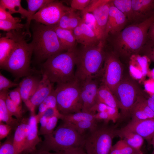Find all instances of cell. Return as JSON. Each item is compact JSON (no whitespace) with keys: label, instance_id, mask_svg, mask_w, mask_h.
Listing matches in <instances>:
<instances>
[{"label":"cell","instance_id":"obj_1","mask_svg":"<svg viewBox=\"0 0 154 154\" xmlns=\"http://www.w3.org/2000/svg\"><path fill=\"white\" fill-rule=\"evenodd\" d=\"M14 41L13 50L2 69L11 73L17 80L23 77L37 74L30 66L31 56L33 53V47L31 42L28 43L26 40L27 35L23 30H13L6 33Z\"/></svg>","mask_w":154,"mask_h":154},{"label":"cell","instance_id":"obj_2","mask_svg":"<svg viewBox=\"0 0 154 154\" xmlns=\"http://www.w3.org/2000/svg\"><path fill=\"white\" fill-rule=\"evenodd\" d=\"M154 21V14L142 22L129 25L113 36L112 44L115 50L130 57L137 54L145 44L149 29Z\"/></svg>","mask_w":154,"mask_h":154},{"label":"cell","instance_id":"obj_3","mask_svg":"<svg viewBox=\"0 0 154 154\" xmlns=\"http://www.w3.org/2000/svg\"><path fill=\"white\" fill-rule=\"evenodd\" d=\"M106 40H100L93 45L76 48L75 76L80 83L88 77L98 75L104 61Z\"/></svg>","mask_w":154,"mask_h":154},{"label":"cell","instance_id":"obj_4","mask_svg":"<svg viewBox=\"0 0 154 154\" xmlns=\"http://www.w3.org/2000/svg\"><path fill=\"white\" fill-rule=\"evenodd\" d=\"M76 53V48L50 57L42 64L41 73L53 84L66 83L75 80Z\"/></svg>","mask_w":154,"mask_h":154},{"label":"cell","instance_id":"obj_5","mask_svg":"<svg viewBox=\"0 0 154 154\" xmlns=\"http://www.w3.org/2000/svg\"><path fill=\"white\" fill-rule=\"evenodd\" d=\"M32 24L33 52L39 62L64 52L53 25H46L35 21Z\"/></svg>","mask_w":154,"mask_h":154},{"label":"cell","instance_id":"obj_6","mask_svg":"<svg viewBox=\"0 0 154 154\" xmlns=\"http://www.w3.org/2000/svg\"><path fill=\"white\" fill-rule=\"evenodd\" d=\"M43 136L44 139L39 143L38 149L58 152L72 148L84 147L85 136L80 134L68 123L62 121L52 133Z\"/></svg>","mask_w":154,"mask_h":154},{"label":"cell","instance_id":"obj_7","mask_svg":"<svg viewBox=\"0 0 154 154\" xmlns=\"http://www.w3.org/2000/svg\"><path fill=\"white\" fill-rule=\"evenodd\" d=\"M81 84L76 79L66 83L57 84L54 89L57 108L63 115L82 111Z\"/></svg>","mask_w":154,"mask_h":154},{"label":"cell","instance_id":"obj_8","mask_svg":"<svg viewBox=\"0 0 154 154\" xmlns=\"http://www.w3.org/2000/svg\"><path fill=\"white\" fill-rule=\"evenodd\" d=\"M107 124L98 123L85 136L84 148L88 154H110L113 140L117 135L116 129Z\"/></svg>","mask_w":154,"mask_h":154},{"label":"cell","instance_id":"obj_9","mask_svg":"<svg viewBox=\"0 0 154 154\" xmlns=\"http://www.w3.org/2000/svg\"><path fill=\"white\" fill-rule=\"evenodd\" d=\"M140 90L136 84L129 79L122 80L117 86L114 95L118 102L122 118L130 115L132 108L141 96Z\"/></svg>","mask_w":154,"mask_h":154},{"label":"cell","instance_id":"obj_10","mask_svg":"<svg viewBox=\"0 0 154 154\" xmlns=\"http://www.w3.org/2000/svg\"><path fill=\"white\" fill-rule=\"evenodd\" d=\"M116 52H105L102 83L114 94L116 89L122 80V67Z\"/></svg>","mask_w":154,"mask_h":154},{"label":"cell","instance_id":"obj_11","mask_svg":"<svg viewBox=\"0 0 154 154\" xmlns=\"http://www.w3.org/2000/svg\"><path fill=\"white\" fill-rule=\"evenodd\" d=\"M71 9L64 5L62 1L52 0L39 9L32 20L46 25H56L62 16Z\"/></svg>","mask_w":154,"mask_h":154},{"label":"cell","instance_id":"obj_12","mask_svg":"<svg viewBox=\"0 0 154 154\" xmlns=\"http://www.w3.org/2000/svg\"><path fill=\"white\" fill-rule=\"evenodd\" d=\"M111 0H91L81 11L92 13L96 21L102 39H106L105 33Z\"/></svg>","mask_w":154,"mask_h":154},{"label":"cell","instance_id":"obj_13","mask_svg":"<svg viewBox=\"0 0 154 154\" xmlns=\"http://www.w3.org/2000/svg\"><path fill=\"white\" fill-rule=\"evenodd\" d=\"M98 76L88 77L81 83L80 96L82 104V111L83 112L91 113V109L96 103V96L99 87L97 78Z\"/></svg>","mask_w":154,"mask_h":154},{"label":"cell","instance_id":"obj_14","mask_svg":"<svg viewBox=\"0 0 154 154\" xmlns=\"http://www.w3.org/2000/svg\"><path fill=\"white\" fill-rule=\"evenodd\" d=\"M128 22L125 15L113 5L111 0L106 28V38L109 34L114 36L119 33L125 28Z\"/></svg>","mask_w":154,"mask_h":154},{"label":"cell","instance_id":"obj_15","mask_svg":"<svg viewBox=\"0 0 154 154\" xmlns=\"http://www.w3.org/2000/svg\"><path fill=\"white\" fill-rule=\"evenodd\" d=\"M53 84L45 75L42 74L41 79L37 90L25 104L31 112H35L36 108L39 106L54 89Z\"/></svg>","mask_w":154,"mask_h":154},{"label":"cell","instance_id":"obj_16","mask_svg":"<svg viewBox=\"0 0 154 154\" xmlns=\"http://www.w3.org/2000/svg\"><path fill=\"white\" fill-rule=\"evenodd\" d=\"M129 69L132 77L139 81H143L149 71L150 60L146 56L134 54L130 57Z\"/></svg>","mask_w":154,"mask_h":154},{"label":"cell","instance_id":"obj_17","mask_svg":"<svg viewBox=\"0 0 154 154\" xmlns=\"http://www.w3.org/2000/svg\"><path fill=\"white\" fill-rule=\"evenodd\" d=\"M132 22L138 23L154 14V0H132Z\"/></svg>","mask_w":154,"mask_h":154},{"label":"cell","instance_id":"obj_18","mask_svg":"<svg viewBox=\"0 0 154 154\" xmlns=\"http://www.w3.org/2000/svg\"><path fill=\"white\" fill-rule=\"evenodd\" d=\"M123 128L139 135L151 145L154 135V118L139 121L131 120Z\"/></svg>","mask_w":154,"mask_h":154},{"label":"cell","instance_id":"obj_19","mask_svg":"<svg viewBox=\"0 0 154 154\" xmlns=\"http://www.w3.org/2000/svg\"><path fill=\"white\" fill-rule=\"evenodd\" d=\"M28 119L30 129L27 135L24 147L21 154H29L37 149L36 146L42 141L39 137L38 124L35 112H31Z\"/></svg>","mask_w":154,"mask_h":154},{"label":"cell","instance_id":"obj_20","mask_svg":"<svg viewBox=\"0 0 154 154\" xmlns=\"http://www.w3.org/2000/svg\"><path fill=\"white\" fill-rule=\"evenodd\" d=\"M72 31L76 41L82 46L93 45L100 40L95 33L82 21Z\"/></svg>","mask_w":154,"mask_h":154},{"label":"cell","instance_id":"obj_21","mask_svg":"<svg viewBox=\"0 0 154 154\" xmlns=\"http://www.w3.org/2000/svg\"><path fill=\"white\" fill-rule=\"evenodd\" d=\"M36 74L24 77L19 83L18 87L22 100L25 104L36 91L41 79Z\"/></svg>","mask_w":154,"mask_h":154},{"label":"cell","instance_id":"obj_22","mask_svg":"<svg viewBox=\"0 0 154 154\" xmlns=\"http://www.w3.org/2000/svg\"><path fill=\"white\" fill-rule=\"evenodd\" d=\"M28 119L23 118L15 131L13 137L14 154H21L23 151L30 129Z\"/></svg>","mask_w":154,"mask_h":154},{"label":"cell","instance_id":"obj_23","mask_svg":"<svg viewBox=\"0 0 154 154\" xmlns=\"http://www.w3.org/2000/svg\"><path fill=\"white\" fill-rule=\"evenodd\" d=\"M75 11L71 9L66 12L56 26L62 29L73 31L80 24L82 20L81 15Z\"/></svg>","mask_w":154,"mask_h":154},{"label":"cell","instance_id":"obj_24","mask_svg":"<svg viewBox=\"0 0 154 154\" xmlns=\"http://www.w3.org/2000/svg\"><path fill=\"white\" fill-rule=\"evenodd\" d=\"M9 91L8 90L0 92V122H5L15 131L20 122L16 118L13 117L7 108L5 100Z\"/></svg>","mask_w":154,"mask_h":154},{"label":"cell","instance_id":"obj_25","mask_svg":"<svg viewBox=\"0 0 154 154\" xmlns=\"http://www.w3.org/2000/svg\"><path fill=\"white\" fill-rule=\"evenodd\" d=\"M117 136L124 140L127 143L134 149L140 150L144 139L137 134L123 128L116 130Z\"/></svg>","mask_w":154,"mask_h":154},{"label":"cell","instance_id":"obj_26","mask_svg":"<svg viewBox=\"0 0 154 154\" xmlns=\"http://www.w3.org/2000/svg\"><path fill=\"white\" fill-rule=\"evenodd\" d=\"M104 103L110 107L119 109V105L115 96L109 88L102 83L99 86L96 98V103Z\"/></svg>","mask_w":154,"mask_h":154},{"label":"cell","instance_id":"obj_27","mask_svg":"<svg viewBox=\"0 0 154 154\" xmlns=\"http://www.w3.org/2000/svg\"><path fill=\"white\" fill-rule=\"evenodd\" d=\"M60 41L66 51L76 48V40L72 31L62 29L53 25Z\"/></svg>","mask_w":154,"mask_h":154},{"label":"cell","instance_id":"obj_28","mask_svg":"<svg viewBox=\"0 0 154 154\" xmlns=\"http://www.w3.org/2000/svg\"><path fill=\"white\" fill-rule=\"evenodd\" d=\"M13 39L6 34L0 39V66L2 69L11 54L13 49Z\"/></svg>","mask_w":154,"mask_h":154},{"label":"cell","instance_id":"obj_29","mask_svg":"<svg viewBox=\"0 0 154 154\" xmlns=\"http://www.w3.org/2000/svg\"><path fill=\"white\" fill-rule=\"evenodd\" d=\"M52 0H27L28 4L29 16L27 19L25 29L26 30L27 34L30 37L31 33L30 31V27L32 18L36 12L40 9L45 5L52 1Z\"/></svg>","mask_w":154,"mask_h":154},{"label":"cell","instance_id":"obj_30","mask_svg":"<svg viewBox=\"0 0 154 154\" xmlns=\"http://www.w3.org/2000/svg\"><path fill=\"white\" fill-rule=\"evenodd\" d=\"M21 2L20 0H0V6L11 15L19 13L22 18L27 19L29 16L28 11L22 6Z\"/></svg>","mask_w":154,"mask_h":154},{"label":"cell","instance_id":"obj_31","mask_svg":"<svg viewBox=\"0 0 154 154\" xmlns=\"http://www.w3.org/2000/svg\"><path fill=\"white\" fill-rule=\"evenodd\" d=\"M95 114L81 111L68 115H62L60 119L63 122L71 123L85 121H94L96 120L94 117Z\"/></svg>","mask_w":154,"mask_h":154},{"label":"cell","instance_id":"obj_32","mask_svg":"<svg viewBox=\"0 0 154 154\" xmlns=\"http://www.w3.org/2000/svg\"><path fill=\"white\" fill-rule=\"evenodd\" d=\"M38 111L36 116L38 123L45 112L50 108H57V101L54 89L40 104Z\"/></svg>","mask_w":154,"mask_h":154},{"label":"cell","instance_id":"obj_33","mask_svg":"<svg viewBox=\"0 0 154 154\" xmlns=\"http://www.w3.org/2000/svg\"><path fill=\"white\" fill-rule=\"evenodd\" d=\"M111 2L125 15L128 21L132 22V0H113Z\"/></svg>","mask_w":154,"mask_h":154},{"label":"cell","instance_id":"obj_34","mask_svg":"<svg viewBox=\"0 0 154 154\" xmlns=\"http://www.w3.org/2000/svg\"><path fill=\"white\" fill-rule=\"evenodd\" d=\"M82 21L88 26L95 33L98 39H102L96 21L93 14L91 13L81 11Z\"/></svg>","mask_w":154,"mask_h":154},{"label":"cell","instance_id":"obj_35","mask_svg":"<svg viewBox=\"0 0 154 154\" xmlns=\"http://www.w3.org/2000/svg\"><path fill=\"white\" fill-rule=\"evenodd\" d=\"M5 103L7 108L10 114L12 116L15 117L16 118L21 122L23 118L22 107L18 106L14 103L9 98L8 93L6 98Z\"/></svg>","mask_w":154,"mask_h":154},{"label":"cell","instance_id":"obj_36","mask_svg":"<svg viewBox=\"0 0 154 154\" xmlns=\"http://www.w3.org/2000/svg\"><path fill=\"white\" fill-rule=\"evenodd\" d=\"M98 122L96 120L85 121L70 123L80 134L84 135V134L86 131H90L98 125Z\"/></svg>","mask_w":154,"mask_h":154},{"label":"cell","instance_id":"obj_37","mask_svg":"<svg viewBox=\"0 0 154 154\" xmlns=\"http://www.w3.org/2000/svg\"><path fill=\"white\" fill-rule=\"evenodd\" d=\"M61 116L55 115L50 117L48 120L45 127L42 131L38 132V135L43 136L52 133L54 130L59 119H60Z\"/></svg>","mask_w":154,"mask_h":154},{"label":"cell","instance_id":"obj_38","mask_svg":"<svg viewBox=\"0 0 154 154\" xmlns=\"http://www.w3.org/2000/svg\"><path fill=\"white\" fill-rule=\"evenodd\" d=\"M13 135L10 134L5 141L0 144V154H14L13 145Z\"/></svg>","mask_w":154,"mask_h":154},{"label":"cell","instance_id":"obj_39","mask_svg":"<svg viewBox=\"0 0 154 154\" xmlns=\"http://www.w3.org/2000/svg\"><path fill=\"white\" fill-rule=\"evenodd\" d=\"M25 25L9 21L0 20V29L7 31L15 30L20 31L25 29Z\"/></svg>","mask_w":154,"mask_h":154},{"label":"cell","instance_id":"obj_40","mask_svg":"<svg viewBox=\"0 0 154 154\" xmlns=\"http://www.w3.org/2000/svg\"><path fill=\"white\" fill-rule=\"evenodd\" d=\"M132 120L139 121L146 119L149 118L143 110L136 103L132 108L130 112Z\"/></svg>","mask_w":154,"mask_h":154},{"label":"cell","instance_id":"obj_41","mask_svg":"<svg viewBox=\"0 0 154 154\" xmlns=\"http://www.w3.org/2000/svg\"><path fill=\"white\" fill-rule=\"evenodd\" d=\"M147 99L142 96H140L135 103L145 112L149 118H154V112L148 106Z\"/></svg>","mask_w":154,"mask_h":154},{"label":"cell","instance_id":"obj_42","mask_svg":"<svg viewBox=\"0 0 154 154\" xmlns=\"http://www.w3.org/2000/svg\"><path fill=\"white\" fill-rule=\"evenodd\" d=\"M19 83L13 82L0 73V92L9 90L12 87H17Z\"/></svg>","mask_w":154,"mask_h":154},{"label":"cell","instance_id":"obj_43","mask_svg":"<svg viewBox=\"0 0 154 154\" xmlns=\"http://www.w3.org/2000/svg\"><path fill=\"white\" fill-rule=\"evenodd\" d=\"M8 96L10 99L18 106L22 107V99L19 87H17L15 89L9 91Z\"/></svg>","mask_w":154,"mask_h":154},{"label":"cell","instance_id":"obj_44","mask_svg":"<svg viewBox=\"0 0 154 154\" xmlns=\"http://www.w3.org/2000/svg\"><path fill=\"white\" fill-rule=\"evenodd\" d=\"M0 20L17 23H20L21 21V19L20 18L13 17L9 13L1 6H0Z\"/></svg>","mask_w":154,"mask_h":154},{"label":"cell","instance_id":"obj_45","mask_svg":"<svg viewBox=\"0 0 154 154\" xmlns=\"http://www.w3.org/2000/svg\"><path fill=\"white\" fill-rule=\"evenodd\" d=\"M141 50L144 55L154 62V43L147 41Z\"/></svg>","mask_w":154,"mask_h":154},{"label":"cell","instance_id":"obj_46","mask_svg":"<svg viewBox=\"0 0 154 154\" xmlns=\"http://www.w3.org/2000/svg\"><path fill=\"white\" fill-rule=\"evenodd\" d=\"M90 0H72L71 1L70 7L74 10L84 9L89 4Z\"/></svg>","mask_w":154,"mask_h":154},{"label":"cell","instance_id":"obj_47","mask_svg":"<svg viewBox=\"0 0 154 154\" xmlns=\"http://www.w3.org/2000/svg\"><path fill=\"white\" fill-rule=\"evenodd\" d=\"M12 130V127L9 125L2 122H0V140L8 136Z\"/></svg>","mask_w":154,"mask_h":154},{"label":"cell","instance_id":"obj_48","mask_svg":"<svg viewBox=\"0 0 154 154\" xmlns=\"http://www.w3.org/2000/svg\"><path fill=\"white\" fill-rule=\"evenodd\" d=\"M95 119L98 121H104V123H108L110 121H111V118L107 113L105 112H97L94 115Z\"/></svg>","mask_w":154,"mask_h":154},{"label":"cell","instance_id":"obj_49","mask_svg":"<svg viewBox=\"0 0 154 154\" xmlns=\"http://www.w3.org/2000/svg\"><path fill=\"white\" fill-rule=\"evenodd\" d=\"M144 86L145 90L151 96L154 94V80L151 78L144 82Z\"/></svg>","mask_w":154,"mask_h":154},{"label":"cell","instance_id":"obj_50","mask_svg":"<svg viewBox=\"0 0 154 154\" xmlns=\"http://www.w3.org/2000/svg\"><path fill=\"white\" fill-rule=\"evenodd\" d=\"M63 154H88L84 147L72 148L63 151Z\"/></svg>","mask_w":154,"mask_h":154},{"label":"cell","instance_id":"obj_51","mask_svg":"<svg viewBox=\"0 0 154 154\" xmlns=\"http://www.w3.org/2000/svg\"><path fill=\"white\" fill-rule=\"evenodd\" d=\"M147 41L154 43V21L151 24L149 29Z\"/></svg>","mask_w":154,"mask_h":154},{"label":"cell","instance_id":"obj_52","mask_svg":"<svg viewBox=\"0 0 154 154\" xmlns=\"http://www.w3.org/2000/svg\"><path fill=\"white\" fill-rule=\"evenodd\" d=\"M110 154H123L118 141L112 145Z\"/></svg>","mask_w":154,"mask_h":154},{"label":"cell","instance_id":"obj_53","mask_svg":"<svg viewBox=\"0 0 154 154\" xmlns=\"http://www.w3.org/2000/svg\"><path fill=\"white\" fill-rule=\"evenodd\" d=\"M63 151L51 152L40 149H36L29 154H63Z\"/></svg>","mask_w":154,"mask_h":154},{"label":"cell","instance_id":"obj_54","mask_svg":"<svg viewBox=\"0 0 154 154\" xmlns=\"http://www.w3.org/2000/svg\"><path fill=\"white\" fill-rule=\"evenodd\" d=\"M147 104L151 109L154 112V101H153L150 97L147 99Z\"/></svg>","mask_w":154,"mask_h":154},{"label":"cell","instance_id":"obj_55","mask_svg":"<svg viewBox=\"0 0 154 154\" xmlns=\"http://www.w3.org/2000/svg\"><path fill=\"white\" fill-rule=\"evenodd\" d=\"M147 75L149 76L150 78L154 80V68L151 71H149Z\"/></svg>","mask_w":154,"mask_h":154},{"label":"cell","instance_id":"obj_56","mask_svg":"<svg viewBox=\"0 0 154 154\" xmlns=\"http://www.w3.org/2000/svg\"><path fill=\"white\" fill-rule=\"evenodd\" d=\"M151 145H153V151L154 152V135L152 138V140L151 142Z\"/></svg>","mask_w":154,"mask_h":154},{"label":"cell","instance_id":"obj_57","mask_svg":"<svg viewBox=\"0 0 154 154\" xmlns=\"http://www.w3.org/2000/svg\"><path fill=\"white\" fill-rule=\"evenodd\" d=\"M141 150H136L132 154H141Z\"/></svg>","mask_w":154,"mask_h":154},{"label":"cell","instance_id":"obj_58","mask_svg":"<svg viewBox=\"0 0 154 154\" xmlns=\"http://www.w3.org/2000/svg\"><path fill=\"white\" fill-rule=\"evenodd\" d=\"M140 153H141V154H143V153L142 152V151H141Z\"/></svg>","mask_w":154,"mask_h":154},{"label":"cell","instance_id":"obj_59","mask_svg":"<svg viewBox=\"0 0 154 154\" xmlns=\"http://www.w3.org/2000/svg\"><path fill=\"white\" fill-rule=\"evenodd\" d=\"M150 154H154V152L153 151H152V153Z\"/></svg>","mask_w":154,"mask_h":154}]
</instances>
